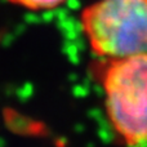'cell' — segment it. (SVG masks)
Here are the masks:
<instances>
[{"label":"cell","mask_w":147,"mask_h":147,"mask_svg":"<svg viewBox=\"0 0 147 147\" xmlns=\"http://www.w3.org/2000/svg\"><path fill=\"white\" fill-rule=\"evenodd\" d=\"M89 47L106 59L147 53V0H97L80 14Z\"/></svg>","instance_id":"6da1fadb"},{"label":"cell","mask_w":147,"mask_h":147,"mask_svg":"<svg viewBox=\"0 0 147 147\" xmlns=\"http://www.w3.org/2000/svg\"><path fill=\"white\" fill-rule=\"evenodd\" d=\"M101 83L115 133L130 146L147 142V53L107 59Z\"/></svg>","instance_id":"7a4b0ae2"},{"label":"cell","mask_w":147,"mask_h":147,"mask_svg":"<svg viewBox=\"0 0 147 147\" xmlns=\"http://www.w3.org/2000/svg\"><path fill=\"white\" fill-rule=\"evenodd\" d=\"M8 1L17 4L20 7H23L26 9L44 10V9H52V8L59 7L66 0H8Z\"/></svg>","instance_id":"3957f363"}]
</instances>
